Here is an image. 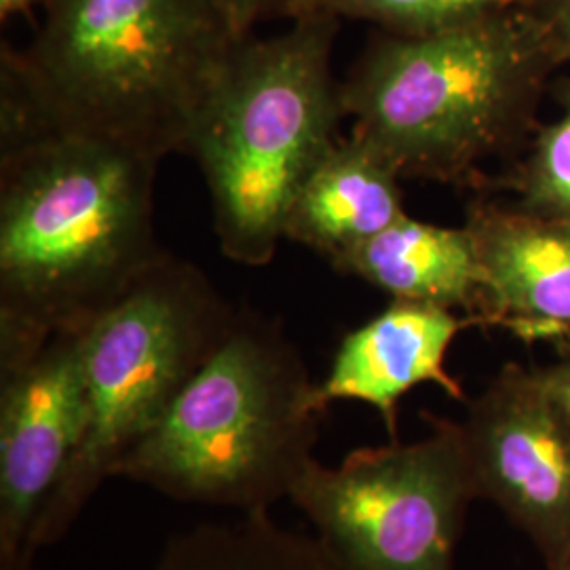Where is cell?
<instances>
[{
  "mask_svg": "<svg viewBox=\"0 0 570 570\" xmlns=\"http://www.w3.org/2000/svg\"><path fill=\"white\" fill-rule=\"evenodd\" d=\"M157 169L85 136L0 131V370L85 330L164 256Z\"/></svg>",
  "mask_w": 570,
  "mask_h": 570,
  "instance_id": "cell-1",
  "label": "cell"
},
{
  "mask_svg": "<svg viewBox=\"0 0 570 570\" xmlns=\"http://www.w3.org/2000/svg\"><path fill=\"white\" fill-rule=\"evenodd\" d=\"M26 49L2 47L0 131L47 129L164 161L239 37L220 0H45Z\"/></svg>",
  "mask_w": 570,
  "mask_h": 570,
  "instance_id": "cell-2",
  "label": "cell"
},
{
  "mask_svg": "<svg viewBox=\"0 0 570 570\" xmlns=\"http://www.w3.org/2000/svg\"><path fill=\"white\" fill-rule=\"evenodd\" d=\"M556 68L543 26L518 0L435 35H374L343 81V108L351 136L402 180L478 193L484 165L527 148Z\"/></svg>",
  "mask_w": 570,
  "mask_h": 570,
  "instance_id": "cell-3",
  "label": "cell"
},
{
  "mask_svg": "<svg viewBox=\"0 0 570 570\" xmlns=\"http://www.w3.org/2000/svg\"><path fill=\"white\" fill-rule=\"evenodd\" d=\"M277 320L239 311L225 341L115 478L171 501L266 513L315 461L324 410Z\"/></svg>",
  "mask_w": 570,
  "mask_h": 570,
  "instance_id": "cell-4",
  "label": "cell"
},
{
  "mask_svg": "<svg viewBox=\"0 0 570 570\" xmlns=\"http://www.w3.org/2000/svg\"><path fill=\"white\" fill-rule=\"evenodd\" d=\"M275 37H245L190 129L226 258L265 266L301 188L341 140L343 81L332 53L341 20L313 13Z\"/></svg>",
  "mask_w": 570,
  "mask_h": 570,
  "instance_id": "cell-5",
  "label": "cell"
},
{
  "mask_svg": "<svg viewBox=\"0 0 570 570\" xmlns=\"http://www.w3.org/2000/svg\"><path fill=\"white\" fill-rule=\"evenodd\" d=\"M237 313L202 268L165 252L82 330L87 429L30 530L28 558L72 530L225 341Z\"/></svg>",
  "mask_w": 570,
  "mask_h": 570,
  "instance_id": "cell-6",
  "label": "cell"
},
{
  "mask_svg": "<svg viewBox=\"0 0 570 570\" xmlns=\"http://www.w3.org/2000/svg\"><path fill=\"white\" fill-rule=\"evenodd\" d=\"M429 435L313 461L289 494L345 570H456L475 501L454 421L423 412Z\"/></svg>",
  "mask_w": 570,
  "mask_h": 570,
  "instance_id": "cell-7",
  "label": "cell"
},
{
  "mask_svg": "<svg viewBox=\"0 0 570 570\" xmlns=\"http://www.w3.org/2000/svg\"><path fill=\"white\" fill-rule=\"evenodd\" d=\"M454 429L475 501L501 511L548 569L570 564V412L537 367H501Z\"/></svg>",
  "mask_w": 570,
  "mask_h": 570,
  "instance_id": "cell-8",
  "label": "cell"
},
{
  "mask_svg": "<svg viewBox=\"0 0 570 570\" xmlns=\"http://www.w3.org/2000/svg\"><path fill=\"white\" fill-rule=\"evenodd\" d=\"M87 416L82 330L53 334L0 370V562L28 558L30 530L79 449Z\"/></svg>",
  "mask_w": 570,
  "mask_h": 570,
  "instance_id": "cell-9",
  "label": "cell"
},
{
  "mask_svg": "<svg viewBox=\"0 0 570 570\" xmlns=\"http://www.w3.org/2000/svg\"><path fill=\"white\" fill-rule=\"evenodd\" d=\"M468 327L482 322L446 306L391 301L341 341L326 379L315 385V404L324 412L336 402L374 407L389 440L397 442L400 404L412 389L435 385L456 402L468 400L446 367L450 346Z\"/></svg>",
  "mask_w": 570,
  "mask_h": 570,
  "instance_id": "cell-10",
  "label": "cell"
},
{
  "mask_svg": "<svg viewBox=\"0 0 570 570\" xmlns=\"http://www.w3.org/2000/svg\"><path fill=\"white\" fill-rule=\"evenodd\" d=\"M465 228L487 275L482 320L524 343H570V225L478 195Z\"/></svg>",
  "mask_w": 570,
  "mask_h": 570,
  "instance_id": "cell-11",
  "label": "cell"
},
{
  "mask_svg": "<svg viewBox=\"0 0 570 570\" xmlns=\"http://www.w3.org/2000/svg\"><path fill=\"white\" fill-rule=\"evenodd\" d=\"M332 266L387 292L391 301L446 306L478 317L487 327V275L465 226L431 225L406 214Z\"/></svg>",
  "mask_w": 570,
  "mask_h": 570,
  "instance_id": "cell-12",
  "label": "cell"
},
{
  "mask_svg": "<svg viewBox=\"0 0 570 570\" xmlns=\"http://www.w3.org/2000/svg\"><path fill=\"white\" fill-rule=\"evenodd\" d=\"M400 180L374 148L353 136L341 138L301 188L285 239L336 261L406 216Z\"/></svg>",
  "mask_w": 570,
  "mask_h": 570,
  "instance_id": "cell-13",
  "label": "cell"
},
{
  "mask_svg": "<svg viewBox=\"0 0 570 570\" xmlns=\"http://www.w3.org/2000/svg\"><path fill=\"white\" fill-rule=\"evenodd\" d=\"M153 570H345L303 530L282 527L273 511L204 522L165 541Z\"/></svg>",
  "mask_w": 570,
  "mask_h": 570,
  "instance_id": "cell-14",
  "label": "cell"
},
{
  "mask_svg": "<svg viewBox=\"0 0 570 570\" xmlns=\"http://www.w3.org/2000/svg\"><path fill=\"white\" fill-rule=\"evenodd\" d=\"M560 115L541 122L520 159L489 174L478 195L511 193L515 205L534 216L570 225V79L553 85Z\"/></svg>",
  "mask_w": 570,
  "mask_h": 570,
  "instance_id": "cell-15",
  "label": "cell"
},
{
  "mask_svg": "<svg viewBox=\"0 0 570 570\" xmlns=\"http://www.w3.org/2000/svg\"><path fill=\"white\" fill-rule=\"evenodd\" d=\"M518 0H317L313 13L370 21L381 32L425 37L484 20Z\"/></svg>",
  "mask_w": 570,
  "mask_h": 570,
  "instance_id": "cell-16",
  "label": "cell"
},
{
  "mask_svg": "<svg viewBox=\"0 0 570 570\" xmlns=\"http://www.w3.org/2000/svg\"><path fill=\"white\" fill-rule=\"evenodd\" d=\"M239 37H249L254 26L268 20H298L313 16L317 0H220Z\"/></svg>",
  "mask_w": 570,
  "mask_h": 570,
  "instance_id": "cell-17",
  "label": "cell"
},
{
  "mask_svg": "<svg viewBox=\"0 0 570 570\" xmlns=\"http://www.w3.org/2000/svg\"><path fill=\"white\" fill-rule=\"evenodd\" d=\"M537 21L543 26L551 53L558 63L570 61V0H522Z\"/></svg>",
  "mask_w": 570,
  "mask_h": 570,
  "instance_id": "cell-18",
  "label": "cell"
},
{
  "mask_svg": "<svg viewBox=\"0 0 570 570\" xmlns=\"http://www.w3.org/2000/svg\"><path fill=\"white\" fill-rule=\"evenodd\" d=\"M551 395L570 412V343L558 348V357L548 366L537 367Z\"/></svg>",
  "mask_w": 570,
  "mask_h": 570,
  "instance_id": "cell-19",
  "label": "cell"
},
{
  "mask_svg": "<svg viewBox=\"0 0 570 570\" xmlns=\"http://www.w3.org/2000/svg\"><path fill=\"white\" fill-rule=\"evenodd\" d=\"M39 2H45V0H0V18L7 20L18 13H26Z\"/></svg>",
  "mask_w": 570,
  "mask_h": 570,
  "instance_id": "cell-20",
  "label": "cell"
},
{
  "mask_svg": "<svg viewBox=\"0 0 570 570\" xmlns=\"http://www.w3.org/2000/svg\"><path fill=\"white\" fill-rule=\"evenodd\" d=\"M0 570H37V569H35V560H32V558H16V560H7V562H0Z\"/></svg>",
  "mask_w": 570,
  "mask_h": 570,
  "instance_id": "cell-21",
  "label": "cell"
},
{
  "mask_svg": "<svg viewBox=\"0 0 570 570\" xmlns=\"http://www.w3.org/2000/svg\"><path fill=\"white\" fill-rule=\"evenodd\" d=\"M562 570H570V564H567V567H564Z\"/></svg>",
  "mask_w": 570,
  "mask_h": 570,
  "instance_id": "cell-22",
  "label": "cell"
}]
</instances>
